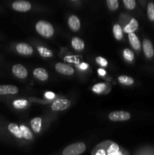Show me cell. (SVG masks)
I'll return each mask as SVG.
<instances>
[{"mask_svg": "<svg viewBox=\"0 0 154 155\" xmlns=\"http://www.w3.org/2000/svg\"><path fill=\"white\" fill-rule=\"evenodd\" d=\"M119 83L121 84L126 85V86H130V85H132L134 83V80L133 78H131V77H128V76H120L118 78Z\"/></svg>", "mask_w": 154, "mask_h": 155, "instance_id": "cell-20", "label": "cell"}, {"mask_svg": "<svg viewBox=\"0 0 154 155\" xmlns=\"http://www.w3.org/2000/svg\"><path fill=\"white\" fill-rule=\"evenodd\" d=\"M12 8L16 12H26L31 9V3L26 0H16L11 5Z\"/></svg>", "mask_w": 154, "mask_h": 155, "instance_id": "cell-3", "label": "cell"}, {"mask_svg": "<svg viewBox=\"0 0 154 155\" xmlns=\"http://www.w3.org/2000/svg\"><path fill=\"white\" fill-rule=\"evenodd\" d=\"M86 146L83 142H76L69 145L63 149V155H79L85 151Z\"/></svg>", "mask_w": 154, "mask_h": 155, "instance_id": "cell-2", "label": "cell"}, {"mask_svg": "<svg viewBox=\"0 0 154 155\" xmlns=\"http://www.w3.org/2000/svg\"><path fill=\"white\" fill-rule=\"evenodd\" d=\"M8 130L11 133H13L16 137L18 138H22V133H21V130L20 129V127H18L17 124H10L8 125Z\"/></svg>", "mask_w": 154, "mask_h": 155, "instance_id": "cell-17", "label": "cell"}, {"mask_svg": "<svg viewBox=\"0 0 154 155\" xmlns=\"http://www.w3.org/2000/svg\"><path fill=\"white\" fill-rule=\"evenodd\" d=\"M12 73L16 76L18 78L24 79L28 75L27 70L22 64H15L12 67Z\"/></svg>", "mask_w": 154, "mask_h": 155, "instance_id": "cell-7", "label": "cell"}, {"mask_svg": "<svg viewBox=\"0 0 154 155\" xmlns=\"http://www.w3.org/2000/svg\"><path fill=\"white\" fill-rule=\"evenodd\" d=\"M71 1H75V0H71Z\"/></svg>", "mask_w": 154, "mask_h": 155, "instance_id": "cell-34", "label": "cell"}, {"mask_svg": "<svg viewBox=\"0 0 154 155\" xmlns=\"http://www.w3.org/2000/svg\"><path fill=\"white\" fill-rule=\"evenodd\" d=\"M137 28H138V22H137V21L135 18H131L130 22L124 27L123 30L124 32L127 33H134L135 30H137Z\"/></svg>", "mask_w": 154, "mask_h": 155, "instance_id": "cell-13", "label": "cell"}, {"mask_svg": "<svg viewBox=\"0 0 154 155\" xmlns=\"http://www.w3.org/2000/svg\"><path fill=\"white\" fill-rule=\"evenodd\" d=\"M45 95L47 98H48V99H52V98H54V96H55L54 93H53V92H45Z\"/></svg>", "mask_w": 154, "mask_h": 155, "instance_id": "cell-30", "label": "cell"}, {"mask_svg": "<svg viewBox=\"0 0 154 155\" xmlns=\"http://www.w3.org/2000/svg\"><path fill=\"white\" fill-rule=\"evenodd\" d=\"M128 39H129L130 44L133 48L135 50H140L141 45H140V40L138 39L137 36L134 34V33H128Z\"/></svg>", "mask_w": 154, "mask_h": 155, "instance_id": "cell-14", "label": "cell"}, {"mask_svg": "<svg viewBox=\"0 0 154 155\" xmlns=\"http://www.w3.org/2000/svg\"><path fill=\"white\" fill-rule=\"evenodd\" d=\"M16 50L19 54H24V55H30L33 52V48L32 46L27 43H18L16 45Z\"/></svg>", "mask_w": 154, "mask_h": 155, "instance_id": "cell-9", "label": "cell"}, {"mask_svg": "<svg viewBox=\"0 0 154 155\" xmlns=\"http://www.w3.org/2000/svg\"><path fill=\"white\" fill-rule=\"evenodd\" d=\"M88 65L87 64H85V63H82V64H81L79 65V68L81 70H83V71L88 69Z\"/></svg>", "mask_w": 154, "mask_h": 155, "instance_id": "cell-31", "label": "cell"}, {"mask_svg": "<svg viewBox=\"0 0 154 155\" xmlns=\"http://www.w3.org/2000/svg\"><path fill=\"white\" fill-rule=\"evenodd\" d=\"M33 75L41 81H45L48 78V72L43 68H36L33 71Z\"/></svg>", "mask_w": 154, "mask_h": 155, "instance_id": "cell-12", "label": "cell"}, {"mask_svg": "<svg viewBox=\"0 0 154 155\" xmlns=\"http://www.w3.org/2000/svg\"><path fill=\"white\" fill-rule=\"evenodd\" d=\"M37 50L39 54L43 58H51L53 56L52 51L48 49V48H45V47L39 46L37 48Z\"/></svg>", "mask_w": 154, "mask_h": 155, "instance_id": "cell-19", "label": "cell"}, {"mask_svg": "<svg viewBox=\"0 0 154 155\" xmlns=\"http://www.w3.org/2000/svg\"><path fill=\"white\" fill-rule=\"evenodd\" d=\"M18 92V88L12 85L0 86V95H14Z\"/></svg>", "mask_w": 154, "mask_h": 155, "instance_id": "cell-10", "label": "cell"}, {"mask_svg": "<svg viewBox=\"0 0 154 155\" xmlns=\"http://www.w3.org/2000/svg\"><path fill=\"white\" fill-rule=\"evenodd\" d=\"M98 74H99V75L101 76H105L106 74V71H104V69H98Z\"/></svg>", "mask_w": 154, "mask_h": 155, "instance_id": "cell-33", "label": "cell"}, {"mask_svg": "<svg viewBox=\"0 0 154 155\" xmlns=\"http://www.w3.org/2000/svg\"><path fill=\"white\" fill-rule=\"evenodd\" d=\"M147 18L151 22H154V2H149L147 5Z\"/></svg>", "mask_w": 154, "mask_h": 155, "instance_id": "cell-21", "label": "cell"}, {"mask_svg": "<svg viewBox=\"0 0 154 155\" xmlns=\"http://www.w3.org/2000/svg\"><path fill=\"white\" fill-rule=\"evenodd\" d=\"M71 44H72V48H73L74 49L77 50V51H82V50L84 49L85 48L84 41L79 37L72 38Z\"/></svg>", "mask_w": 154, "mask_h": 155, "instance_id": "cell-15", "label": "cell"}, {"mask_svg": "<svg viewBox=\"0 0 154 155\" xmlns=\"http://www.w3.org/2000/svg\"><path fill=\"white\" fill-rule=\"evenodd\" d=\"M68 24H69V27L72 31H78L80 29V26H81V24H80V21L79 19V18H77V16L75 15H72L69 18V20H68Z\"/></svg>", "mask_w": 154, "mask_h": 155, "instance_id": "cell-11", "label": "cell"}, {"mask_svg": "<svg viewBox=\"0 0 154 155\" xmlns=\"http://www.w3.org/2000/svg\"><path fill=\"white\" fill-rule=\"evenodd\" d=\"M125 7L128 10H133L136 7V1L135 0H122Z\"/></svg>", "mask_w": 154, "mask_h": 155, "instance_id": "cell-27", "label": "cell"}, {"mask_svg": "<svg viewBox=\"0 0 154 155\" xmlns=\"http://www.w3.org/2000/svg\"><path fill=\"white\" fill-rule=\"evenodd\" d=\"M109 119L111 121H125L128 120L131 118V114L130 113L127 111H122V110H119V111H113L109 114L108 116Z\"/></svg>", "mask_w": 154, "mask_h": 155, "instance_id": "cell-4", "label": "cell"}, {"mask_svg": "<svg viewBox=\"0 0 154 155\" xmlns=\"http://www.w3.org/2000/svg\"><path fill=\"white\" fill-rule=\"evenodd\" d=\"M36 30L39 35L45 38L51 37L54 33L53 26L45 21H38L36 24Z\"/></svg>", "mask_w": 154, "mask_h": 155, "instance_id": "cell-1", "label": "cell"}, {"mask_svg": "<svg viewBox=\"0 0 154 155\" xmlns=\"http://www.w3.org/2000/svg\"><path fill=\"white\" fill-rule=\"evenodd\" d=\"M96 62L101 67H107L108 64V62L104 58L102 57H97L96 58Z\"/></svg>", "mask_w": 154, "mask_h": 155, "instance_id": "cell-29", "label": "cell"}, {"mask_svg": "<svg viewBox=\"0 0 154 155\" xmlns=\"http://www.w3.org/2000/svg\"><path fill=\"white\" fill-rule=\"evenodd\" d=\"M107 5L110 11H116L119 8V0H107Z\"/></svg>", "mask_w": 154, "mask_h": 155, "instance_id": "cell-25", "label": "cell"}, {"mask_svg": "<svg viewBox=\"0 0 154 155\" xmlns=\"http://www.w3.org/2000/svg\"><path fill=\"white\" fill-rule=\"evenodd\" d=\"M95 154H107V151H104V149H98L95 152Z\"/></svg>", "mask_w": 154, "mask_h": 155, "instance_id": "cell-32", "label": "cell"}, {"mask_svg": "<svg viewBox=\"0 0 154 155\" xmlns=\"http://www.w3.org/2000/svg\"><path fill=\"white\" fill-rule=\"evenodd\" d=\"M143 51L146 58H152L154 56V48L150 40L146 39L143 41Z\"/></svg>", "mask_w": 154, "mask_h": 155, "instance_id": "cell-6", "label": "cell"}, {"mask_svg": "<svg viewBox=\"0 0 154 155\" xmlns=\"http://www.w3.org/2000/svg\"><path fill=\"white\" fill-rule=\"evenodd\" d=\"M30 124H31L33 131L36 133H39L41 130V127H42V119L40 117L33 118L32 119Z\"/></svg>", "mask_w": 154, "mask_h": 155, "instance_id": "cell-16", "label": "cell"}, {"mask_svg": "<svg viewBox=\"0 0 154 155\" xmlns=\"http://www.w3.org/2000/svg\"><path fill=\"white\" fill-rule=\"evenodd\" d=\"M106 87H107V86H106V84H104V83H98V84L95 85V86H93L92 90H93V92H96V93L101 94L105 90Z\"/></svg>", "mask_w": 154, "mask_h": 155, "instance_id": "cell-26", "label": "cell"}, {"mask_svg": "<svg viewBox=\"0 0 154 155\" xmlns=\"http://www.w3.org/2000/svg\"><path fill=\"white\" fill-rule=\"evenodd\" d=\"M119 145L117 144H116L115 142H112L111 144L109 146L108 149L107 151V154H119L120 153L119 152Z\"/></svg>", "mask_w": 154, "mask_h": 155, "instance_id": "cell-22", "label": "cell"}, {"mask_svg": "<svg viewBox=\"0 0 154 155\" xmlns=\"http://www.w3.org/2000/svg\"><path fill=\"white\" fill-rule=\"evenodd\" d=\"M20 129L21 130V133H22L23 137L25 138L26 139H33V134H32L31 131L27 128V127L24 125H21L20 127Z\"/></svg>", "mask_w": 154, "mask_h": 155, "instance_id": "cell-23", "label": "cell"}, {"mask_svg": "<svg viewBox=\"0 0 154 155\" xmlns=\"http://www.w3.org/2000/svg\"><path fill=\"white\" fill-rule=\"evenodd\" d=\"M27 104H28V102L24 99L15 100L13 102L14 107H16V108H24Z\"/></svg>", "mask_w": 154, "mask_h": 155, "instance_id": "cell-28", "label": "cell"}, {"mask_svg": "<svg viewBox=\"0 0 154 155\" xmlns=\"http://www.w3.org/2000/svg\"><path fill=\"white\" fill-rule=\"evenodd\" d=\"M123 57L128 61H132L134 58V52L129 48H125L123 51Z\"/></svg>", "mask_w": 154, "mask_h": 155, "instance_id": "cell-24", "label": "cell"}, {"mask_svg": "<svg viewBox=\"0 0 154 155\" xmlns=\"http://www.w3.org/2000/svg\"><path fill=\"white\" fill-rule=\"evenodd\" d=\"M71 105V102L67 99H57L53 102L51 109L54 111L64 110L69 108Z\"/></svg>", "mask_w": 154, "mask_h": 155, "instance_id": "cell-5", "label": "cell"}, {"mask_svg": "<svg viewBox=\"0 0 154 155\" xmlns=\"http://www.w3.org/2000/svg\"><path fill=\"white\" fill-rule=\"evenodd\" d=\"M55 70L63 75H72L74 74V69L72 67L63 63L56 64Z\"/></svg>", "mask_w": 154, "mask_h": 155, "instance_id": "cell-8", "label": "cell"}, {"mask_svg": "<svg viewBox=\"0 0 154 155\" xmlns=\"http://www.w3.org/2000/svg\"><path fill=\"white\" fill-rule=\"evenodd\" d=\"M113 34L117 40H121L123 38V30L119 24H115L113 28Z\"/></svg>", "mask_w": 154, "mask_h": 155, "instance_id": "cell-18", "label": "cell"}]
</instances>
